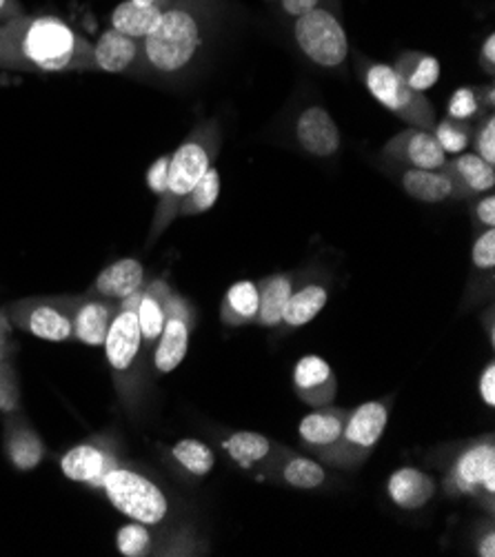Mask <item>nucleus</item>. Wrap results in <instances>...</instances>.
I'll use <instances>...</instances> for the list:
<instances>
[{"label": "nucleus", "instance_id": "f257e3e1", "mask_svg": "<svg viewBox=\"0 0 495 557\" xmlns=\"http://www.w3.org/2000/svg\"><path fill=\"white\" fill-rule=\"evenodd\" d=\"M223 16V0H174L162 10L153 32L140 40L138 76L164 83L189 76L205 59Z\"/></svg>", "mask_w": 495, "mask_h": 557}, {"label": "nucleus", "instance_id": "f03ea898", "mask_svg": "<svg viewBox=\"0 0 495 557\" xmlns=\"http://www.w3.org/2000/svg\"><path fill=\"white\" fill-rule=\"evenodd\" d=\"M0 70L23 74L91 72V42L59 16L21 14L0 25Z\"/></svg>", "mask_w": 495, "mask_h": 557}, {"label": "nucleus", "instance_id": "7ed1b4c3", "mask_svg": "<svg viewBox=\"0 0 495 557\" xmlns=\"http://www.w3.org/2000/svg\"><path fill=\"white\" fill-rule=\"evenodd\" d=\"M218 153H220V127L215 121H202L170 156L168 183H164V191L160 194V200L151 220L149 245H153L164 232H168V227L178 218V209L183 200L191 194L198 181L215 164Z\"/></svg>", "mask_w": 495, "mask_h": 557}, {"label": "nucleus", "instance_id": "20e7f679", "mask_svg": "<svg viewBox=\"0 0 495 557\" xmlns=\"http://www.w3.org/2000/svg\"><path fill=\"white\" fill-rule=\"evenodd\" d=\"M145 287V285H143ZM143 289L127 296L119 302V313L112 320L102 343L104 358L112 371L114 386L129 411H136L143 400L145 375H147V358L149 354L143 347V336L138 326L136 307L140 302Z\"/></svg>", "mask_w": 495, "mask_h": 557}, {"label": "nucleus", "instance_id": "39448f33", "mask_svg": "<svg viewBox=\"0 0 495 557\" xmlns=\"http://www.w3.org/2000/svg\"><path fill=\"white\" fill-rule=\"evenodd\" d=\"M298 51L320 70H343L349 59V38L343 25V0H322L292 23Z\"/></svg>", "mask_w": 495, "mask_h": 557}, {"label": "nucleus", "instance_id": "423d86ee", "mask_svg": "<svg viewBox=\"0 0 495 557\" xmlns=\"http://www.w3.org/2000/svg\"><path fill=\"white\" fill-rule=\"evenodd\" d=\"M100 491L132 522L156 527L170 516L168 495L151 478L127 465H119L114 471H109Z\"/></svg>", "mask_w": 495, "mask_h": 557}, {"label": "nucleus", "instance_id": "0eeeda50", "mask_svg": "<svg viewBox=\"0 0 495 557\" xmlns=\"http://www.w3.org/2000/svg\"><path fill=\"white\" fill-rule=\"evenodd\" d=\"M362 81L369 94L384 107L405 121L409 127L433 132L435 127V109L431 100L422 94L411 89L392 65L373 63L362 59L360 61Z\"/></svg>", "mask_w": 495, "mask_h": 557}, {"label": "nucleus", "instance_id": "6e6552de", "mask_svg": "<svg viewBox=\"0 0 495 557\" xmlns=\"http://www.w3.org/2000/svg\"><path fill=\"white\" fill-rule=\"evenodd\" d=\"M387 422L389 409L384 403H364L349 411L341 440L332 449L320 454L322 462L341 469H356L371 456L384 429H387Z\"/></svg>", "mask_w": 495, "mask_h": 557}, {"label": "nucleus", "instance_id": "1a4fd4ad", "mask_svg": "<svg viewBox=\"0 0 495 557\" xmlns=\"http://www.w3.org/2000/svg\"><path fill=\"white\" fill-rule=\"evenodd\" d=\"M74 298H25L12 302L5 313L10 322L45 343H67L74 338Z\"/></svg>", "mask_w": 495, "mask_h": 557}, {"label": "nucleus", "instance_id": "9d476101", "mask_svg": "<svg viewBox=\"0 0 495 557\" xmlns=\"http://www.w3.org/2000/svg\"><path fill=\"white\" fill-rule=\"evenodd\" d=\"M445 486L454 495L482 497L493 507L495 497V444L493 437H478L454 458ZM480 499V503H482Z\"/></svg>", "mask_w": 495, "mask_h": 557}, {"label": "nucleus", "instance_id": "9b49d317", "mask_svg": "<svg viewBox=\"0 0 495 557\" xmlns=\"http://www.w3.org/2000/svg\"><path fill=\"white\" fill-rule=\"evenodd\" d=\"M196 326V313L187 298L172 292L168 300V320L160 331V338L151 351V362L158 375L176 371L189 349V336Z\"/></svg>", "mask_w": 495, "mask_h": 557}, {"label": "nucleus", "instance_id": "f8f14e48", "mask_svg": "<svg viewBox=\"0 0 495 557\" xmlns=\"http://www.w3.org/2000/svg\"><path fill=\"white\" fill-rule=\"evenodd\" d=\"M119 465L121 456L116 444L104 435L76 444V447H72L61 458V469L65 478L94 488H100L107 473L114 471Z\"/></svg>", "mask_w": 495, "mask_h": 557}, {"label": "nucleus", "instance_id": "ddd939ff", "mask_svg": "<svg viewBox=\"0 0 495 557\" xmlns=\"http://www.w3.org/2000/svg\"><path fill=\"white\" fill-rule=\"evenodd\" d=\"M382 156L387 162H394L398 166H413V170L443 172L447 164V153L437 145L435 136L416 127H407L405 132L394 136L384 145Z\"/></svg>", "mask_w": 495, "mask_h": 557}, {"label": "nucleus", "instance_id": "4468645a", "mask_svg": "<svg viewBox=\"0 0 495 557\" xmlns=\"http://www.w3.org/2000/svg\"><path fill=\"white\" fill-rule=\"evenodd\" d=\"M140 40L121 34L114 27L104 29L96 42H91V72L136 76L140 70Z\"/></svg>", "mask_w": 495, "mask_h": 557}, {"label": "nucleus", "instance_id": "2eb2a0df", "mask_svg": "<svg viewBox=\"0 0 495 557\" xmlns=\"http://www.w3.org/2000/svg\"><path fill=\"white\" fill-rule=\"evenodd\" d=\"M296 140L313 158H332L341 151V129L324 107H307L296 119Z\"/></svg>", "mask_w": 495, "mask_h": 557}, {"label": "nucleus", "instance_id": "dca6fc26", "mask_svg": "<svg viewBox=\"0 0 495 557\" xmlns=\"http://www.w3.org/2000/svg\"><path fill=\"white\" fill-rule=\"evenodd\" d=\"M119 313V302L98 298L91 294L76 296L72 305L74 338L87 347H102L107 331Z\"/></svg>", "mask_w": 495, "mask_h": 557}, {"label": "nucleus", "instance_id": "f3484780", "mask_svg": "<svg viewBox=\"0 0 495 557\" xmlns=\"http://www.w3.org/2000/svg\"><path fill=\"white\" fill-rule=\"evenodd\" d=\"M294 386L298 398L305 405L318 409L334 403L338 380L326 360H322L320 356H305L294 369Z\"/></svg>", "mask_w": 495, "mask_h": 557}, {"label": "nucleus", "instance_id": "a211bd4d", "mask_svg": "<svg viewBox=\"0 0 495 557\" xmlns=\"http://www.w3.org/2000/svg\"><path fill=\"white\" fill-rule=\"evenodd\" d=\"M3 447L16 471H34L42 465L47 447L36 429L23 418V413L5 416Z\"/></svg>", "mask_w": 495, "mask_h": 557}, {"label": "nucleus", "instance_id": "6ab92c4d", "mask_svg": "<svg viewBox=\"0 0 495 557\" xmlns=\"http://www.w3.org/2000/svg\"><path fill=\"white\" fill-rule=\"evenodd\" d=\"M145 285V264L136 258H123L107 264L98 275L87 294L107 298V300H125Z\"/></svg>", "mask_w": 495, "mask_h": 557}, {"label": "nucleus", "instance_id": "aec40b11", "mask_svg": "<svg viewBox=\"0 0 495 557\" xmlns=\"http://www.w3.org/2000/svg\"><path fill=\"white\" fill-rule=\"evenodd\" d=\"M172 296V287L162 277H156L151 283H145L140 302L136 307L138 313V326L143 336V347L151 358V351L160 338V331L168 320V300Z\"/></svg>", "mask_w": 495, "mask_h": 557}, {"label": "nucleus", "instance_id": "412c9836", "mask_svg": "<svg viewBox=\"0 0 495 557\" xmlns=\"http://www.w3.org/2000/svg\"><path fill=\"white\" fill-rule=\"evenodd\" d=\"M347 418H349L347 409L329 407V405L318 407V411H313L300 420L298 433H300L302 444L307 449L315 451L318 456L324 454L326 449H332L343 435Z\"/></svg>", "mask_w": 495, "mask_h": 557}, {"label": "nucleus", "instance_id": "4be33fe9", "mask_svg": "<svg viewBox=\"0 0 495 557\" xmlns=\"http://www.w3.org/2000/svg\"><path fill=\"white\" fill-rule=\"evenodd\" d=\"M443 172L454 181L458 200L488 194L495 185L493 164L475 153H462L456 160H447Z\"/></svg>", "mask_w": 495, "mask_h": 557}, {"label": "nucleus", "instance_id": "5701e85b", "mask_svg": "<svg viewBox=\"0 0 495 557\" xmlns=\"http://www.w3.org/2000/svg\"><path fill=\"white\" fill-rule=\"evenodd\" d=\"M387 493L392 497V503L405 511H416L429 505L435 493V480L420 471L405 467L396 471L389 482H387Z\"/></svg>", "mask_w": 495, "mask_h": 557}, {"label": "nucleus", "instance_id": "b1692460", "mask_svg": "<svg viewBox=\"0 0 495 557\" xmlns=\"http://www.w3.org/2000/svg\"><path fill=\"white\" fill-rule=\"evenodd\" d=\"M400 185L411 198H416L420 202L437 205V202H447V200H458L456 185L445 172L413 170V166H403Z\"/></svg>", "mask_w": 495, "mask_h": 557}, {"label": "nucleus", "instance_id": "393cba45", "mask_svg": "<svg viewBox=\"0 0 495 557\" xmlns=\"http://www.w3.org/2000/svg\"><path fill=\"white\" fill-rule=\"evenodd\" d=\"M294 292V281L287 273H276L258 283V318L260 326H279L283 324L285 307Z\"/></svg>", "mask_w": 495, "mask_h": 557}, {"label": "nucleus", "instance_id": "a878e982", "mask_svg": "<svg viewBox=\"0 0 495 557\" xmlns=\"http://www.w3.org/2000/svg\"><path fill=\"white\" fill-rule=\"evenodd\" d=\"M225 451L230 458L243 467V469H253L260 462H267L273 458V454L279 451V444L271 442L267 435L253 433V431H236L225 440Z\"/></svg>", "mask_w": 495, "mask_h": 557}, {"label": "nucleus", "instance_id": "bb28decb", "mask_svg": "<svg viewBox=\"0 0 495 557\" xmlns=\"http://www.w3.org/2000/svg\"><path fill=\"white\" fill-rule=\"evenodd\" d=\"M162 10L164 8L138 5V3H134V0H123L121 5H116L112 16H109V27H114L121 34H127L132 38L143 40L158 25Z\"/></svg>", "mask_w": 495, "mask_h": 557}, {"label": "nucleus", "instance_id": "cd10ccee", "mask_svg": "<svg viewBox=\"0 0 495 557\" xmlns=\"http://www.w3.org/2000/svg\"><path fill=\"white\" fill-rule=\"evenodd\" d=\"M220 318L227 326L253 324L258 318V283L240 281L232 285L220 307Z\"/></svg>", "mask_w": 495, "mask_h": 557}, {"label": "nucleus", "instance_id": "c85d7f7f", "mask_svg": "<svg viewBox=\"0 0 495 557\" xmlns=\"http://www.w3.org/2000/svg\"><path fill=\"white\" fill-rule=\"evenodd\" d=\"M396 74L416 91L431 89L440 78V63L435 55L424 51H405L392 65Z\"/></svg>", "mask_w": 495, "mask_h": 557}, {"label": "nucleus", "instance_id": "c756f323", "mask_svg": "<svg viewBox=\"0 0 495 557\" xmlns=\"http://www.w3.org/2000/svg\"><path fill=\"white\" fill-rule=\"evenodd\" d=\"M326 305V287L309 283L298 292H292L289 302L285 307L283 324L289 329H298L309 324Z\"/></svg>", "mask_w": 495, "mask_h": 557}, {"label": "nucleus", "instance_id": "7c9ffc66", "mask_svg": "<svg viewBox=\"0 0 495 557\" xmlns=\"http://www.w3.org/2000/svg\"><path fill=\"white\" fill-rule=\"evenodd\" d=\"M170 456H172L174 465L191 478L207 475L215 465V456H213L211 447H207L205 442L191 440V437L176 442L170 449Z\"/></svg>", "mask_w": 495, "mask_h": 557}, {"label": "nucleus", "instance_id": "2f4dec72", "mask_svg": "<svg viewBox=\"0 0 495 557\" xmlns=\"http://www.w3.org/2000/svg\"><path fill=\"white\" fill-rule=\"evenodd\" d=\"M285 460L279 465L281 469V480L294 488H302V491H309V488H318L324 484L326 480V473L324 469L309 460V458H302V456H296V454H285L283 456Z\"/></svg>", "mask_w": 495, "mask_h": 557}, {"label": "nucleus", "instance_id": "473e14b6", "mask_svg": "<svg viewBox=\"0 0 495 557\" xmlns=\"http://www.w3.org/2000/svg\"><path fill=\"white\" fill-rule=\"evenodd\" d=\"M484 98L493 104V87H460L449 102V119L471 123L475 116H480L488 104Z\"/></svg>", "mask_w": 495, "mask_h": 557}, {"label": "nucleus", "instance_id": "72a5a7b5", "mask_svg": "<svg viewBox=\"0 0 495 557\" xmlns=\"http://www.w3.org/2000/svg\"><path fill=\"white\" fill-rule=\"evenodd\" d=\"M218 196H220V174L213 164L211 170L198 181V185L191 189V194L183 200L178 215H183V218L200 215L218 202Z\"/></svg>", "mask_w": 495, "mask_h": 557}, {"label": "nucleus", "instance_id": "f704fd0d", "mask_svg": "<svg viewBox=\"0 0 495 557\" xmlns=\"http://www.w3.org/2000/svg\"><path fill=\"white\" fill-rule=\"evenodd\" d=\"M437 140V145L445 149V153H460L471 145L473 138V129L469 123L462 121H454V119H445L443 123H435L433 132H431Z\"/></svg>", "mask_w": 495, "mask_h": 557}, {"label": "nucleus", "instance_id": "c9c22d12", "mask_svg": "<svg viewBox=\"0 0 495 557\" xmlns=\"http://www.w3.org/2000/svg\"><path fill=\"white\" fill-rule=\"evenodd\" d=\"M116 544L125 557H145L153 553V533L147 529V524L132 522L119 531Z\"/></svg>", "mask_w": 495, "mask_h": 557}, {"label": "nucleus", "instance_id": "e433bc0d", "mask_svg": "<svg viewBox=\"0 0 495 557\" xmlns=\"http://www.w3.org/2000/svg\"><path fill=\"white\" fill-rule=\"evenodd\" d=\"M21 413V386L10 358L0 360V416Z\"/></svg>", "mask_w": 495, "mask_h": 557}, {"label": "nucleus", "instance_id": "4c0bfd02", "mask_svg": "<svg viewBox=\"0 0 495 557\" xmlns=\"http://www.w3.org/2000/svg\"><path fill=\"white\" fill-rule=\"evenodd\" d=\"M471 140H473L475 156H480L482 160L493 164L495 162V119H493V114L486 116V121L480 125V129L475 132V136Z\"/></svg>", "mask_w": 495, "mask_h": 557}, {"label": "nucleus", "instance_id": "58836bf2", "mask_svg": "<svg viewBox=\"0 0 495 557\" xmlns=\"http://www.w3.org/2000/svg\"><path fill=\"white\" fill-rule=\"evenodd\" d=\"M471 258H473L475 269H480V271H491L495 267V232H493V227L484 230L478 236Z\"/></svg>", "mask_w": 495, "mask_h": 557}, {"label": "nucleus", "instance_id": "ea45409f", "mask_svg": "<svg viewBox=\"0 0 495 557\" xmlns=\"http://www.w3.org/2000/svg\"><path fill=\"white\" fill-rule=\"evenodd\" d=\"M322 0H276V10H279V18L283 23H294L298 16L307 14L309 10H313Z\"/></svg>", "mask_w": 495, "mask_h": 557}, {"label": "nucleus", "instance_id": "a19ab883", "mask_svg": "<svg viewBox=\"0 0 495 557\" xmlns=\"http://www.w3.org/2000/svg\"><path fill=\"white\" fill-rule=\"evenodd\" d=\"M480 396L488 409L495 407V364L488 362L480 375Z\"/></svg>", "mask_w": 495, "mask_h": 557}, {"label": "nucleus", "instance_id": "79ce46f5", "mask_svg": "<svg viewBox=\"0 0 495 557\" xmlns=\"http://www.w3.org/2000/svg\"><path fill=\"white\" fill-rule=\"evenodd\" d=\"M475 220L480 225H484L486 230H491L495 225V196L493 194H484L478 205H475Z\"/></svg>", "mask_w": 495, "mask_h": 557}, {"label": "nucleus", "instance_id": "37998d69", "mask_svg": "<svg viewBox=\"0 0 495 557\" xmlns=\"http://www.w3.org/2000/svg\"><path fill=\"white\" fill-rule=\"evenodd\" d=\"M168 166H170V156H164V158L156 160V164L149 172V185L158 196L164 191V183H168Z\"/></svg>", "mask_w": 495, "mask_h": 557}, {"label": "nucleus", "instance_id": "c03bdc74", "mask_svg": "<svg viewBox=\"0 0 495 557\" xmlns=\"http://www.w3.org/2000/svg\"><path fill=\"white\" fill-rule=\"evenodd\" d=\"M480 67H482L488 76H493V72H495V36H493V34H488V36L484 38V42H482V49H480Z\"/></svg>", "mask_w": 495, "mask_h": 557}, {"label": "nucleus", "instance_id": "a18cd8bd", "mask_svg": "<svg viewBox=\"0 0 495 557\" xmlns=\"http://www.w3.org/2000/svg\"><path fill=\"white\" fill-rule=\"evenodd\" d=\"M21 14H25V10L18 0H0V25L21 16Z\"/></svg>", "mask_w": 495, "mask_h": 557}, {"label": "nucleus", "instance_id": "49530a36", "mask_svg": "<svg viewBox=\"0 0 495 557\" xmlns=\"http://www.w3.org/2000/svg\"><path fill=\"white\" fill-rule=\"evenodd\" d=\"M480 557H493L495 555V533L493 529H488L484 535L478 537V546H475Z\"/></svg>", "mask_w": 495, "mask_h": 557}, {"label": "nucleus", "instance_id": "de8ad7c7", "mask_svg": "<svg viewBox=\"0 0 495 557\" xmlns=\"http://www.w3.org/2000/svg\"><path fill=\"white\" fill-rule=\"evenodd\" d=\"M10 331H12V322L8 313L0 309V338H10Z\"/></svg>", "mask_w": 495, "mask_h": 557}, {"label": "nucleus", "instance_id": "09e8293b", "mask_svg": "<svg viewBox=\"0 0 495 557\" xmlns=\"http://www.w3.org/2000/svg\"><path fill=\"white\" fill-rule=\"evenodd\" d=\"M138 5H153V8H170L174 0H134Z\"/></svg>", "mask_w": 495, "mask_h": 557}, {"label": "nucleus", "instance_id": "8fccbe9b", "mask_svg": "<svg viewBox=\"0 0 495 557\" xmlns=\"http://www.w3.org/2000/svg\"><path fill=\"white\" fill-rule=\"evenodd\" d=\"M10 358V338H0V360Z\"/></svg>", "mask_w": 495, "mask_h": 557}, {"label": "nucleus", "instance_id": "3c124183", "mask_svg": "<svg viewBox=\"0 0 495 557\" xmlns=\"http://www.w3.org/2000/svg\"><path fill=\"white\" fill-rule=\"evenodd\" d=\"M269 3H276V0H269Z\"/></svg>", "mask_w": 495, "mask_h": 557}]
</instances>
